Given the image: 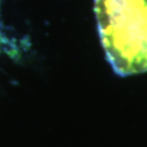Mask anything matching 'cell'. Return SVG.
I'll list each match as a JSON object with an SVG mask.
<instances>
[{
    "instance_id": "1",
    "label": "cell",
    "mask_w": 147,
    "mask_h": 147,
    "mask_svg": "<svg viewBox=\"0 0 147 147\" xmlns=\"http://www.w3.org/2000/svg\"><path fill=\"white\" fill-rule=\"evenodd\" d=\"M100 42L121 76L147 72V0H94Z\"/></svg>"
}]
</instances>
